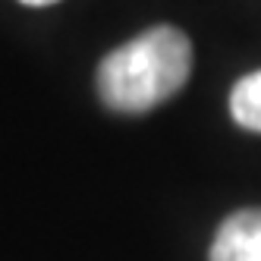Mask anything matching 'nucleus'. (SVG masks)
Returning <instances> with one entry per match:
<instances>
[{
  "label": "nucleus",
  "instance_id": "1",
  "mask_svg": "<svg viewBox=\"0 0 261 261\" xmlns=\"http://www.w3.org/2000/svg\"><path fill=\"white\" fill-rule=\"evenodd\" d=\"M192 72V44L173 25H154L110 50L98 66V95L117 114H145L173 98Z\"/></svg>",
  "mask_w": 261,
  "mask_h": 261
},
{
  "label": "nucleus",
  "instance_id": "2",
  "mask_svg": "<svg viewBox=\"0 0 261 261\" xmlns=\"http://www.w3.org/2000/svg\"><path fill=\"white\" fill-rule=\"evenodd\" d=\"M208 261H261V208L236 211L223 220Z\"/></svg>",
  "mask_w": 261,
  "mask_h": 261
},
{
  "label": "nucleus",
  "instance_id": "3",
  "mask_svg": "<svg viewBox=\"0 0 261 261\" xmlns=\"http://www.w3.org/2000/svg\"><path fill=\"white\" fill-rule=\"evenodd\" d=\"M230 114L242 129L261 133V69L242 76L230 91Z\"/></svg>",
  "mask_w": 261,
  "mask_h": 261
},
{
  "label": "nucleus",
  "instance_id": "4",
  "mask_svg": "<svg viewBox=\"0 0 261 261\" xmlns=\"http://www.w3.org/2000/svg\"><path fill=\"white\" fill-rule=\"evenodd\" d=\"M25 7H47V4H57V0H19Z\"/></svg>",
  "mask_w": 261,
  "mask_h": 261
}]
</instances>
